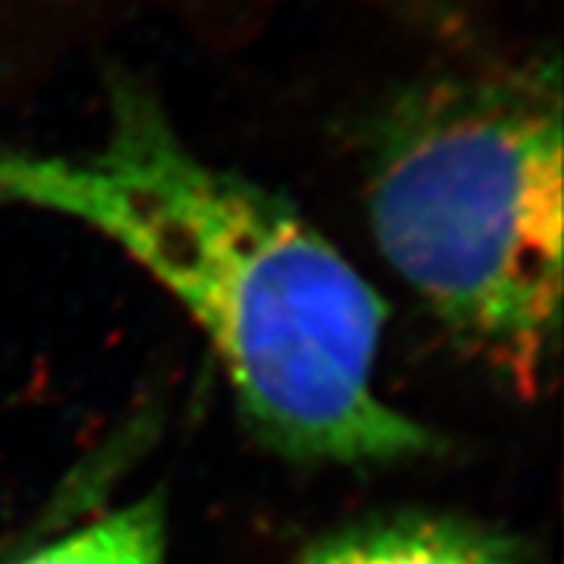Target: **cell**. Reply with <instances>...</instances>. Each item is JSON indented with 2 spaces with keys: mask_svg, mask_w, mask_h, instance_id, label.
<instances>
[{
  "mask_svg": "<svg viewBox=\"0 0 564 564\" xmlns=\"http://www.w3.org/2000/svg\"><path fill=\"white\" fill-rule=\"evenodd\" d=\"M0 205L98 230L171 291L276 453L343 467L432 453L375 383L378 291L289 202L187 148L150 89L112 84L105 139L82 153L0 144Z\"/></svg>",
  "mask_w": 564,
  "mask_h": 564,
  "instance_id": "1",
  "label": "cell"
},
{
  "mask_svg": "<svg viewBox=\"0 0 564 564\" xmlns=\"http://www.w3.org/2000/svg\"><path fill=\"white\" fill-rule=\"evenodd\" d=\"M562 148L556 58L417 84L371 133L383 260L519 394L544 387L562 343Z\"/></svg>",
  "mask_w": 564,
  "mask_h": 564,
  "instance_id": "2",
  "label": "cell"
},
{
  "mask_svg": "<svg viewBox=\"0 0 564 564\" xmlns=\"http://www.w3.org/2000/svg\"><path fill=\"white\" fill-rule=\"evenodd\" d=\"M297 564H533L521 539L449 512H392L323 535Z\"/></svg>",
  "mask_w": 564,
  "mask_h": 564,
  "instance_id": "3",
  "label": "cell"
},
{
  "mask_svg": "<svg viewBox=\"0 0 564 564\" xmlns=\"http://www.w3.org/2000/svg\"><path fill=\"white\" fill-rule=\"evenodd\" d=\"M167 521L156 496L107 510L82 528L55 533L7 564H164Z\"/></svg>",
  "mask_w": 564,
  "mask_h": 564,
  "instance_id": "4",
  "label": "cell"
},
{
  "mask_svg": "<svg viewBox=\"0 0 564 564\" xmlns=\"http://www.w3.org/2000/svg\"><path fill=\"white\" fill-rule=\"evenodd\" d=\"M7 3H15V0H0V7H7Z\"/></svg>",
  "mask_w": 564,
  "mask_h": 564,
  "instance_id": "5",
  "label": "cell"
}]
</instances>
